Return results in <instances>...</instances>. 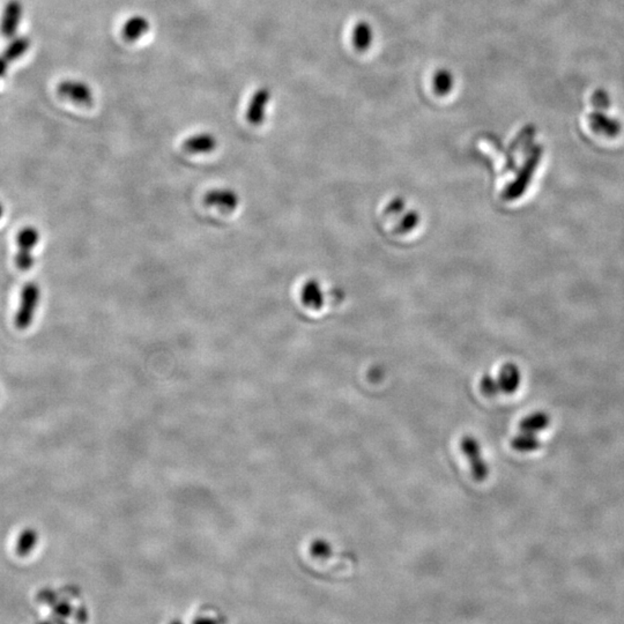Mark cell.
<instances>
[{"label":"cell","instance_id":"4","mask_svg":"<svg viewBox=\"0 0 624 624\" xmlns=\"http://www.w3.org/2000/svg\"><path fill=\"white\" fill-rule=\"evenodd\" d=\"M461 450L471 463L472 474L477 481H484L489 474V467L481 455L480 443L475 437L464 436L461 441Z\"/></svg>","mask_w":624,"mask_h":624},{"label":"cell","instance_id":"13","mask_svg":"<svg viewBox=\"0 0 624 624\" xmlns=\"http://www.w3.org/2000/svg\"><path fill=\"white\" fill-rule=\"evenodd\" d=\"M550 424V417L546 412H535L533 414L527 415L519 424L521 431L538 433L546 429Z\"/></svg>","mask_w":624,"mask_h":624},{"label":"cell","instance_id":"2","mask_svg":"<svg viewBox=\"0 0 624 624\" xmlns=\"http://www.w3.org/2000/svg\"><path fill=\"white\" fill-rule=\"evenodd\" d=\"M40 241V232L34 226H27L22 228L18 234V252H16V263L18 268L21 271H28L34 266L35 246Z\"/></svg>","mask_w":624,"mask_h":624},{"label":"cell","instance_id":"19","mask_svg":"<svg viewBox=\"0 0 624 624\" xmlns=\"http://www.w3.org/2000/svg\"><path fill=\"white\" fill-rule=\"evenodd\" d=\"M311 555L317 559H327L332 555V547L325 540H316L310 547Z\"/></svg>","mask_w":624,"mask_h":624},{"label":"cell","instance_id":"15","mask_svg":"<svg viewBox=\"0 0 624 624\" xmlns=\"http://www.w3.org/2000/svg\"><path fill=\"white\" fill-rule=\"evenodd\" d=\"M511 446L518 452L537 451L541 446V442L538 438L537 433L521 431L511 439Z\"/></svg>","mask_w":624,"mask_h":624},{"label":"cell","instance_id":"3","mask_svg":"<svg viewBox=\"0 0 624 624\" xmlns=\"http://www.w3.org/2000/svg\"><path fill=\"white\" fill-rule=\"evenodd\" d=\"M241 197L239 192L232 188H215L206 192L204 204L210 208L222 213H232L239 208Z\"/></svg>","mask_w":624,"mask_h":624},{"label":"cell","instance_id":"9","mask_svg":"<svg viewBox=\"0 0 624 624\" xmlns=\"http://www.w3.org/2000/svg\"><path fill=\"white\" fill-rule=\"evenodd\" d=\"M270 91L267 88H261L252 95L246 111V120L252 125H261L266 118L267 104L270 102Z\"/></svg>","mask_w":624,"mask_h":624},{"label":"cell","instance_id":"23","mask_svg":"<svg viewBox=\"0 0 624 624\" xmlns=\"http://www.w3.org/2000/svg\"><path fill=\"white\" fill-rule=\"evenodd\" d=\"M3 214H4V208H3V205H1V203H0V219H1V217H3Z\"/></svg>","mask_w":624,"mask_h":624},{"label":"cell","instance_id":"5","mask_svg":"<svg viewBox=\"0 0 624 624\" xmlns=\"http://www.w3.org/2000/svg\"><path fill=\"white\" fill-rule=\"evenodd\" d=\"M57 91L62 98L85 107L91 106L94 101V95L91 87L86 82L80 80H64L57 86Z\"/></svg>","mask_w":624,"mask_h":624},{"label":"cell","instance_id":"12","mask_svg":"<svg viewBox=\"0 0 624 624\" xmlns=\"http://www.w3.org/2000/svg\"><path fill=\"white\" fill-rule=\"evenodd\" d=\"M521 371L516 364H505L502 370L499 373V389L506 395H512L517 391L521 385Z\"/></svg>","mask_w":624,"mask_h":624},{"label":"cell","instance_id":"17","mask_svg":"<svg viewBox=\"0 0 624 624\" xmlns=\"http://www.w3.org/2000/svg\"><path fill=\"white\" fill-rule=\"evenodd\" d=\"M353 41L358 50H364V49L370 47L371 41H373V32H371L369 25L364 23V22L358 23L354 29Z\"/></svg>","mask_w":624,"mask_h":624},{"label":"cell","instance_id":"22","mask_svg":"<svg viewBox=\"0 0 624 624\" xmlns=\"http://www.w3.org/2000/svg\"><path fill=\"white\" fill-rule=\"evenodd\" d=\"M10 62L5 57L0 56V79H3L6 76L7 67H8Z\"/></svg>","mask_w":624,"mask_h":624},{"label":"cell","instance_id":"11","mask_svg":"<svg viewBox=\"0 0 624 624\" xmlns=\"http://www.w3.org/2000/svg\"><path fill=\"white\" fill-rule=\"evenodd\" d=\"M151 28V23L147 18L142 16H131L127 21L123 25L122 35L127 42L138 41Z\"/></svg>","mask_w":624,"mask_h":624},{"label":"cell","instance_id":"1","mask_svg":"<svg viewBox=\"0 0 624 624\" xmlns=\"http://www.w3.org/2000/svg\"><path fill=\"white\" fill-rule=\"evenodd\" d=\"M41 290L38 283L29 281L22 287L21 295H20V305L16 311L14 323L16 329H27L34 320L35 314L38 310L40 303Z\"/></svg>","mask_w":624,"mask_h":624},{"label":"cell","instance_id":"18","mask_svg":"<svg viewBox=\"0 0 624 624\" xmlns=\"http://www.w3.org/2000/svg\"><path fill=\"white\" fill-rule=\"evenodd\" d=\"M433 86L437 94L446 95L450 93L453 86V76L448 71H439L433 79Z\"/></svg>","mask_w":624,"mask_h":624},{"label":"cell","instance_id":"21","mask_svg":"<svg viewBox=\"0 0 624 624\" xmlns=\"http://www.w3.org/2000/svg\"><path fill=\"white\" fill-rule=\"evenodd\" d=\"M592 102L594 107L601 110L608 109L611 106V98L603 89H599L593 94Z\"/></svg>","mask_w":624,"mask_h":624},{"label":"cell","instance_id":"20","mask_svg":"<svg viewBox=\"0 0 624 624\" xmlns=\"http://www.w3.org/2000/svg\"><path fill=\"white\" fill-rule=\"evenodd\" d=\"M481 390L488 397H495L501 391L499 382L490 376H486L483 378L482 382H481Z\"/></svg>","mask_w":624,"mask_h":624},{"label":"cell","instance_id":"8","mask_svg":"<svg viewBox=\"0 0 624 624\" xmlns=\"http://www.w3.org/2000/svg\"><path fill=\"white\" fill-rule=\"evenodd\" d=\"M22 4L19 0H10L4 7L3 16L0 20V33L4 38H14L19 28L22 18Z\"/></svg>","mask_w":624,"mask_h":624},{"label":"cell","instance_id":"7","mask_svg":"<svg viewBox=\"0 0 624 624\" xmlns=\"http://www.w3.org/2000/svg\"><path fill=\"white\" fill-rule=\"evenodd\" d=\"M589 124L592 131L596 135H603L606 138H616L622 131L620 120L608 116L603 111H593L589 115Z\"/></svg>","mask_w":624,"mask_h":624},{"label":"cell","instance_id":"14","mask_svg":"<svg viewBox=\"0 0 624 624\" xmlns=\"http://www.w3.org/2000/svg\"><path fill=\"white\" fill-rule=\"evenodd\" d=\"M38 543V531L33 527H27L20 533L16 541V552L20 557L28 556L34 550Z\"/></svg>","mask_w":624,"mask_h":624},{"label":"cell","instance_id":"6","mask_svg":"<svg viewBox=\"0 0 624 624\" xmlns=\"http://www.w3.org/2000/svg\"><path fill=\"white\" fill-rule=\"evenodd\" d=\"M541 157H543V148H534L533 152L531 153L530 157L525 162L524 168H523L521 174L518 176L515 184H512L511 188L509 190V193H510L511 197H518V195H521L525 191V188L530 184V181L533 177L538 166H539Z\"/></svg>","mask_w":624,"mask_h":624},{"label":"cell","instance_id":"16","mask_svg":"<svg viewBox=\"0 0 624 624\" xmlns=\"http://www.w3.org/2000/svg\"><path fill=\"white\" fill-rule=\"evenodd\" d=\"M29 47H30V40L28 38H25V36L16 38L7 45L1 56L5 57L11 63V62L19 59L20 57L23 56L28 51Z\"/></svg>","mask_w":624,"mask_h":624},{"label":"cell","instance_id":"10","mask_svg":"<svg viewBox=\"0 0 624 624\" xmlns=\"http://www.w3.org/2000/svg\"><path fill=\"white\" fill-rule=\"evenodd\" d=\"M217 147V140L215 135L208 132H200L197 135H191L183 142V149L191 155L210 154Z\"/></svg>","mask_w":624,"mask_h":624}]
</instances>
